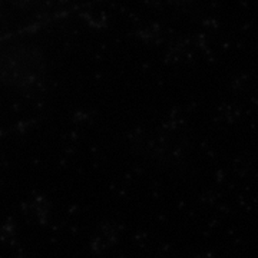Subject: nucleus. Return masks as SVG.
Here are the masks:
<instances>
[]
</instances>
